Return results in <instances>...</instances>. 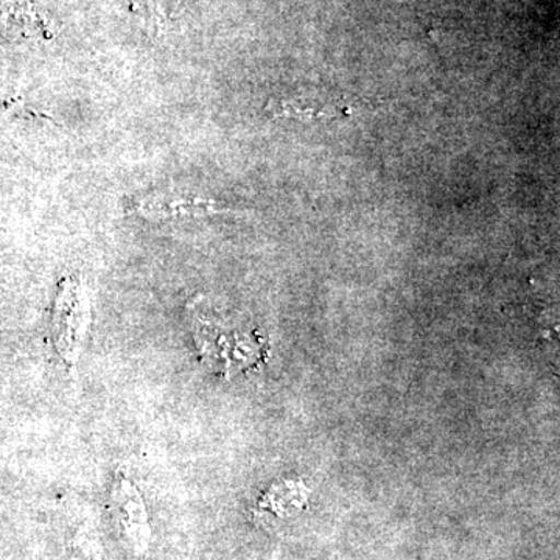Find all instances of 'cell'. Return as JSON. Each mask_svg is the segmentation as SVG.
<instances>
[{"label":"cell","instance_id":"cell-1","mask_svg":"<svg viewBox=\"0 0 560 560\" xmlns=\"http://www.w3.org/2000/svg\"><path fill=\"white\" fill-rule=\"evenodd\" d=\"M86 330L83 302L77 296L75 287L65 289L55 312V348L68 364H75L80 357L81 342Z\"/></svg>","mask_w":560,"mask_h":560},{"label":"cell","instance_id":"cell-2","mask_svg":"<svg viewBox=\"0 0 560 560\" xmlns=\"http://www.w3.org/2000/svg\"><path fill=\"white\" fill-rule=\"evenodd\" d=\"M114 504L119 511L121 529L131 541L132 548L138 552L145 551L150 541L145 506L138 489L128 478H121L117 482V489H114Z\"/></svg>","mask_w":560,"mask_h":560},{"label":"cell","instance_id":"cell-3","mask_svg":"<svg viewBox=\"0 0 560 560\" xmlns=\"http://www.w3.org/2000/svg\"><path fill=\"white\" fill-rule=\"evenodd\" d=\"M300 495H304V488L301 485L289 482V485L276 486L261 501L260 508L280 515L287 512L291 504L294 506V497Z\"/></svg>","mask_w":560,"mask_h":560}]
</instances>
